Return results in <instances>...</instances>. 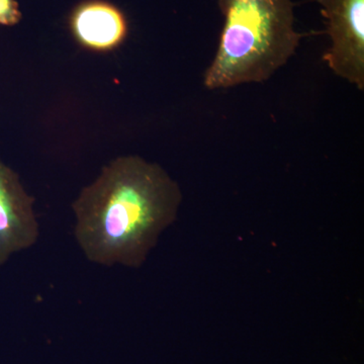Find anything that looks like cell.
<instances>
[{
  "label": "cell",
  "instance_id": "1",
  "mask_svg": "<svg viewBox=\"0 0 364 364\" xmlns=\"http://www.w3.org/2000/svg\"><path fill=\"white\" fill-rule=\"evenodd\" d=\"M181 202L178 184L157 163L119 157L74 200V237L90 262L139 268L176 221Z\"/></svg>",
  "mask_w": 364,
  "mask_h": 364
},
{
  "label": "cell",
  "instance_id": "2",
  "mask_svg": "<svg viewBox=\"0 0 364 364\" xmlns=\"http://www.w3.org/2000/svg\"><path fill=\"white\" fill-rule=\"evenodd\" d=\"M219 7L225 21L203 76L208 90L264 82L296 54L303 35L291 0H219Z\"/></svg>",
  "mask_w": 364,
  "mask_h": 364
},
{
  "label": "cell",
  "instance_id": "3",
  "mask_svg": "<svg viewBox=\"0 0 364 364\" xmlns=\"http://www.w3.org/2000/svg\"><path fill=\"white\" fill-rule=\"evenodd\" d=\"M331 46L323 60L338 77L364 90V0H318Z\"/></svg>",
  "mask_w": 364,
  "mask_h": 364
},
{
  "label": "cell",
  "instance_id": "4",
  "mask_svg": "<svg viewBox=\"0 0 364 364\" xmlns=\"http://www.w3.org/2000/svg\"><path fill=\"white\" fill-rule=\"evenodd\" d=\"M33 202L18 174L0 160V267L37 243L40 226Z\"/></svg>",
  "mask_w": 364,
  "mask_h": 364
},
{
  "label": "cell",
  "instance_id": "5",
  "mask_svg": "<svg viewBox=\"0 0 364 364\" xmlns=\"http://www.w3.org/2000/svg\"><path fill=\"white\" fill-rule=\"evenodd\" d=\"M74 33L85 47L109 50L126 36L127 26L122 14L109 4L91 2L79 7L72 20Z\"/></svg>",
  "mask_w": 364,
  "mask_h": 364
},
{
  "label": "cell",
  "instance_id": "6",
  "mask_svg": "<svg viewBox=\"0 0 364 364\" xmlns=\"http://www.w3.org/2000/svg\"><path fill=\"white\" fill-rule=\"evenodd\" d=\"M21 20L16 0H0V25L14 26Z\"/></svg>",
  "mask_w": 364,
  "mask_h": 364
}]
</instances>
